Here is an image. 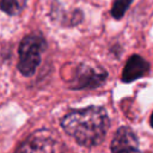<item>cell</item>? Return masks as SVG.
Wrapping results in <instances>:
<instances>
[{"label": "cell", "mask_w": 153, "mask_h": 153, "mask_svg": "<svg viewBox=\"0 0 153 153\" xmlns=\"http://www.w3.org/2000/svg\"><path fill=\"white\" fill-rule=\"evenodd\" d=\"M110 120L104 108L88 106L72 110L61 120L62 129L78 143L86 147L99 145L109 129Z\"/></svg>", "instance_id": "6da1fadb"}, {"label": "cell", "mask_w": 153, "mask_h": 153, "mask_svg": "<svg viewBox=\"0 0 153 153\" xmlns=\"http://www.w3.org/2000/svg\"><path fill=\"white\" fill-rule=\"evenodd\" d=\"M45 49V41L38 33H31L25 36L19 44V61L18 69L25 76H31L39 62L41 55Z\"/></svg>", "instance_id": "7a4b0ae2"}, {"label": "cell", "mask_w": 153, "mask_h": 153, "mask_svg": "<svg viewBox=\"0 0 153 153\" xmlns=\"http://www.w3.org/2000/svg\"><path fill=\"white\" fill-rule=\"evenodd\" d=\"M16 153H63V146L54 133L39 130L26 137Z\"/></svg>", "instance_id": "3957f363"}, {"label": "cell", "mask_w": 153, "mask_h": 153, "mask_svg": "<svg viewBox=\"0 0 153 153\" xmlns=\"http://www.w3.org/2000/svg\"><path fill=\"white\" fill-rule=\"evenodd\" d=\"M108 73L99 67H91L86 63H80L75 67L72 73L69 84L72 88H85L97 87L104 82Z\"/></svg>", "instance_id": "277c9868"}, {"label": "cell", "mask_w": 153, "mask_h": 153, "mask_svg": "<svg viewBox=\"0 0 153 153\" xmlns=\"http://www.w3.org/2000/svg\"><path fill=\"white\" fill-rule=\"evenodd\" d=\"M110 148L112 153H140L137 137L129 127L118 128L112 137Z\"/></svg>", "instance_id": "5b68a950"}, {"label": "cell", "mask_w": 153, "mask_h": 153, "mask_svg": "<svg viewBox=\"0 0 153 153\" xmlns=\"http://www.w3.org/2000/svg\"><path fill=\"white\" fill-rule=\"evenodd\" d=\"M149 71V63L139 55H133L128 59L123 72H122V81L130 82L143 75H146Z\"/></svg>", "instance_id": "8992f818"}, {"label": "cell", "mask_w": 153, "mask_h": 153, "mask_svg": "<svg viewBox=\"0 0 153 153\" xmlns=\"http://www.w3.org/2000/svg\"><path fill=\"white\" fill-rule=\"evenodd\" d=\"M26 4V0H0V8L10 16H14L22 12Z\"/></svg>", "instance_id": "52a82bcc"}, {"label": "cell", "mask_w": 153, "mask_h": 153, "mask_svg": "<svg viewBox=\"0 0 153 153\" xmlns=\"http://www.w3.org/2000/svg\"><path fill=\"white\" fill-rule=\"evenodd\" d=\"M133 0H115L111 7V14L115 19H121Z\"/></svg>", "instance_id": "ba28073f"}, {"label": "cell", "mask_w": 153, "mask_h": 153, "mask_svg": "<svg viewBox=\"0 0 153 153\" xmlns=\"http://www.w3.org/2000/svg\"><path fill=\"white\" fill-rule=\"evenodd\" d=\"M149 123H151V126H152V128H153V112H152V115H151V118H149Z\"/></svg>", "instance_id": "9c48e42d"}]
</instances>
